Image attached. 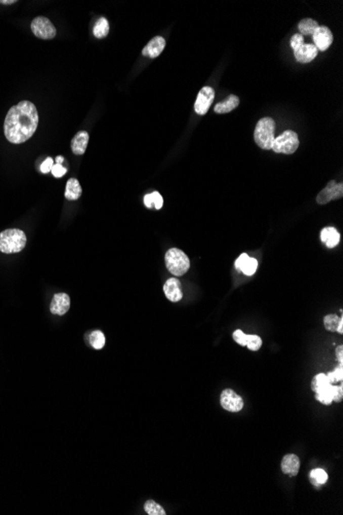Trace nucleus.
Listing matches in <instances>:
<instances>
[{"instance_id":"nucleus-1","label":"nucleus","mask_w":343,"mask_h":515,"mask_svg":"<svg viewBox=\"0 0 343 515\" xmlns=\"http://www.w3.org/2000/svg\"><path fill=\"white\" fill-rule=\"evenodd\" d=\"M38 112L36 106L30 101H21L13 106L5 120L6 138L14 144H21L29 140L38 127Z\"/></svg>"},{"instance_id":"nucleus-2","label":"nucleus","mask_w":343,"mask_h":515,"mask_svg":"<svg viewBox=\"0 0 343 515\" xmlns=\"http://www.w3.org/2000/svg\"><path fill=\"white\" fill-rule=\"evenodd\" d=\"M27 243V237L23 230L10 228L0 232V251L6 254L21 252Z\"/></svg>"},{"instance_id":"nucleus-3","label":"nucleus","mask_w":343,"mask_h":515,"mask_svg":"<svg viewBox=\"0 0 343 515\" xmlns=\"http://www.w3.org/2000/svg\"><path fill=\"white\" fill-rule=\"evenodd\" d=\"M274 131H276V123L271 117L261 118L254 131V140L256 144L265 150H269L272 147L274 141Z\"/></svg>"},{"instance_id":"nucleus-4","label":"nucleus","mask_w":343,"mask_h":515,"mask_svg":"<svg viewBox=\"0 0 343 515\" xmlns=\"http://www.w3.org/2000/svg\"><path fill=\"white\" fill-rule=\"evenodd\" d=\"M164 259L167 270L177 277L183 276L190 267V260L188 256L182 250L177 248L169 249L166 252Z\"/></svg>"},{"instance_id":"nucleus-5","label":"nucleus","mask_w":343,"mask_h":515,"mask_svg":"<svg viewBox=\"0 0 343 515\" xmlns=\"http://www.w3.org/2000/svg\"><path fill=\"white\" fill-rule=\"evenodd\" d=\"M299 147L298 135L293 131H285L283 134L274 138L271 149L277 153L293 154Z\"/></svg>"},{"instance_id":"nucleus-6","label":"nucleus","mask_w":343,"mask_h":515,"mask_svg":"<svg viewBox=\"0 0 343 515\" xmlns=\"http://www.w3.org/2000/svg\"><path fill=\"white\" fill-rule=\"evenodd\" d=\"M31 30L34 35L40 39H53L57 34L56 27L46 17L34 19L31 23Z\"/></svg>"},{"instance_id":"nucleus-7","label":"nucleus","mask_w":343,"mask_h":515,"mask_svg":"<svg viewBox=\"0 0 343 515\" xmlns=\"http://www.w3.org/2000/svg\"><path fill=\"white\" fill-rule=\"evenodd\" d=\"M215 98V91L211 87H203L196 98L194 110L199 115H204L207 113L212 105Z\"/></svg>"},{"instance_id":"nucleus-8","label":"nucleus","mask_w":343,"mask_h":515,"mask_svg":"<svg viewBox=\"0 0 343 515\" xmlns=\"http://www.w3.org/2000/svg\"><path fill=\"white\" fill-rule=\"evenodd\" d=\"M220 403L225 410L230 413H238L244 407L243 398L231 389H226L221 393Z\"/></svg>"},{"instance_id":"nucleus-9","label":"nucleus","mask_w":343,"mask_h":515,"mask_svg":"<svg viewBox=\"0 0 343 515\" xmlns=\"http://www.w3.org/2000/svg\"><path fill=\"white\" fill-rule=\"evenodd\" d=\"M343 195V184L336 183L334 180L330 181L328 185L318 194L317 203L319 205H325L332 200L341 199Z\"/></svg>"},{"instance_id":"nucleus-10","label":"nucleus","mask_w":343,"mask_h":515,"mask_svg":"<svg viewBox=\"0 0 343 515\" xmlns=\"http://www.w3.org/2000/svg\"><path fill=\"white\" fill-rule=\"evenodd\" d=\"M313 38L318 51L325 52L333 43V34L326 26H319L313 34Z\"/></svg>"},{"instance_id":"nucleus-11","label":"nucleus","mask_w":343,"mask_h":515,"mask_svg":"<svg viewBox=\"0 0 343 515\" xmlns=\"http://www.w3.org/2000/svg\"><path fill=\"white\" fill-rule=\"evenodd\" d=\"M70 308V297L66 293H56L51 303V313L64 316Z\"/></svg>"},{"instance_id":"nucleus-12","label":"nucleus","mask_w":343,"mask_h":515,"mask_svg":"<svg viewBox=\"0 0 343 515\" xmlns=\"http://www.w3.org/2000/svg\"><path fill=\"white\" fill-rule=\"evenodd\" d=\"M163 292L166 298L172 302H178L183 297L181 283L176 278H170L164 283Z\"/></svg>"},{"instance_id":"nucleus-13","label":"nucleus","mask_w":343,"mask_h":515,"mask_svg":"<svg viewBox=\"0 0 343 515\" xmlns=\"http://www.w3.org/2000/svg\"><path fill=\"white\" fill-rule=\"evenodd\" d=\"M318 49L313 44H303L294 52L295 59L300 63H310L318 56Z\"/></svg>"},{"instance_id":"nucleus-14","label":"nucleus","mask_w":343,"mask_h":515,"mask_svg":"<svg viewBox=\"0 0 343 515\" xmlns=\"http://www.w3.org/2000/svg\"><path fill=\"white\" fill-rule=\"evenodd\" d=\"M164 48H165V41H164V38L161 37V36H155L143 49L142 55L144 57H148V58L154 59V58H157L162 53Z\"/></svg>"},{"instance_id":"nucleus-15","label":"nucleus","mask_w":343,"mask_h":515,"mask_svg":"<svg viewBox=\"0 0 343 515\" xmlns=\"http://www.w3.org/2000/svg\"><path fill=\"white\" fill-rule=\"evenodd\" d=\"M89 140H90V136H89L88 132H85V131L78 132L73 137V139L71 141V149H72L73 153L76 155H82L87 150Z\"/></svg>"},{"instance_id":"nucleus-16","label":"nucleus","mask_w":343,"mask_h":515,"mask_svg":"<svg viewBox=\"0 0 343 515\" xmlns=\"http://www.w3.org/2000/svg\"><path fill=\"white\" fill-rule=\"evenodd\" d=\"M300 469V461L296 455H286L282 460V471L289 476H296Z\"/></svg>"},{"instance_id":"nucleus-17","label":"nucleus","mask_w":343,"mask_h":515,"mask_svg":"<svg viewBox=\"0 0 343 515\" xmlns=\"http://www.w3.org/2000/svg\"><path fill=\"white\" fill-rule=\"evenodd\" d=\"M321 240L328 248H334L339 244L340 233L334 227H325L321 231Z\"/></svg>"},{"instance_id":"nucleus-18","label":"nucleus","mask_w":343,"mask_h":515,"mask_svg":"<svg viewBox=\"0 0 343 515\" xmlns=\"http://www.w3.org/2000/svg\"><path fill=\"white\" fill-rule=\"evenodd\" d=\"M82 188L76 178H70L66 183L65 197L69 201L78 200L81 196Z\"/></svg>"},{"instance_id":"nucleus-19","label":"nucleus","mask_w":343,"mask_h":515,"mask_svg":"<svg viewBox=\"0 0 343 515\" xmlns=\"http://www.w3.org/2000/svg\"><path fill=\"white\" fill-rule=\"evenodd\" d=\"M238 104H239L238 97L235 95H230L226 100L218 103V104L214 108V111L219 114L228 113V112L232 111L233 109H235L238 106Z\"/></svg>"},{"instance_id":"nucleus-20","label":"nucleus","mask_w":343,"mask_h":515,"mask_svg":"<svg viewBox=\"0 0 343 515\" xmlns=\"http://www.w3.org/2000/svg\"><path fill=\"white\" fill-rule=\"evenodd\" d=\"M144 205L149 209L153 208V209L159 210V209H161L162 205H163V199L159 192L153 191V192L148 193L144 196Z\"/></svg>"},{"instance_id":"nucleus-21","label":"nucleus","mask_w":343,"mask_h":515,"mask_svg":"<svg viewBox=\"0 0 343 515\" xmlns=\"http://www.w3.org/2000/svg\"><path fill=\"white\" fill-rule=\"evenodd\" d=\"M318 23L313 19H303L298 24V29L301 35H313L318 29Z\"/></svg>"},{"instance_id":"nucleus-22","label":"nucleus","mask_w":343,"mask_h":515,"mask_svg":"<svg viewBox=\"0 0 343 515\" xmlns=\"http://www.w3.org/2000/svg\"><path fill=\"white\" fill-rule=\"evenodd\" d=\"M94 35L97 38H104L109 33V23L105 18H100L94 27Z\"/></svg>"},{"instance_id":"nucleus-23","label":"nucleus","mask_w":343,"mask_h":515,"mask_svg":"<svg viewBox=\"0 0 343 515\" xmlns=\"http://www.w3.org/2000/svg\"><path fill=\"white\" fill-rule=\"evenodd\" d=\"M316 399L325 405H330L333 401V385L329 384L318 391L316 393Z\"/></svg>"},{"instance_id":"nucleus-24","label":"nucleus","mask_w":343,"mask_h":515,"mask_svg":"<svg viewBox=\"0 0 343 515\" xmlns=\"http://www.w3.org/2000/svg\"><path fill=\"white\" fill-rule=\"evenodd\" d=\"M105 335L102 331H93L90 335V343L95 350H101L105 346Z\"/></svg>"},{"instance_id":"nucleus-25","label":"nucleus","mask_w":343,"mask_h":515,"mask_svg":"<svg viewBox=\"0 0 343 515\" xmlns=\"http://www.w3.org/2000/svg\"><path fill=\"white\" fill-rule=\"evenodd\" d=\"M311 483L316 487H321L322 485H325L328 480V474L323 469H315L311 472L310 475Z\"/></svg>"},{"instance_id":"nucleus-26","label":"nucleus","mask_w":343,"mask_h":515,"mask_svg":"<svg viewBox=\"0 0 343 515\" xmlns=\"http://www.w3.org/2000/svg\"><path fill=\"white\" fill-rule=\"evenodd\" d=\"M330 383H329V380H328V376L327 374L325 373H319L317 374L313 381H312V389L315 393H317L318 391H320L321 389H323L324 387L328 386Z\"/></svg>"},{"instance_id":"nucleus-27","label":"nucleus","mask_w":343,"mask_h":515,"mask_svg":"<svg viewBox=\"0 0 343 515\" xmlns=\"http://www.w3.org/2000/svg\"><path fill=\"white\" fill-rule=\"evenodd\" d=\"M257 267H258V261L255 258L249 256L245 260V262L243 263L241 268H239V270L243 271V273L247 274V276H252V274H254L255 271L257 270Z\"/></svg>"},{"instance_id":"nucleus-28","label":"nucleus","mask_w":343,"mask_h":515,"mask_svg":"<svg viewBox=\"0 0 343 515\" xmlns=\"http://www.w3.org/2000/svg\"><path fill=\"white\" fill-rule=\"evenodd\" d=\"M144 509L149 515H165L164 509L153 500H148L144 505Z\"/></svg>"},{"instance_id":"nucleus-29","label":"nucleus","mask_w":343,"mask_h":515,"mask_svg":"<svg viewBox=\"0 0 343 515\" xmlns=\"http://www.w3.org/2000/svg\"><path fill=\"white\" fill-rule=\"evenodd\" d=\"M327 376H328L329 383L331 385L342 384V379H343V367H342V364H339V366H337L333 371L329 372V374H327Z\"/></svg>"},{"instance_id":"nucleus-30","label":"nucleus","mask_w":343,"mask_h":515,"mask_svg":"<svg viewBox=\"0 0 343 515\" xmlns=\"http://www.w3.org/2000/svg\"><path fill=\"white\" fill-rule=\"evenodd\" d=\"M339 319H340V317L337 315H327L324 318L325 328L329 331H337Z\"/></svg>"},{"instance_id":"nucleus-31","label":"nucleus","mask_w":343,"mask_h":515,"mask_svg":"<svg viewBox=\"0 0 343 515\" xmlns=\"http://www.w3.org/2000/svg\"><path fill=\"white\" fill-rule=\"evenodd\" d=\"M261 346H262V339L258 335H255V334L247 335L246 347H248L249 350L258 351L261 348Z\"/></svg>"},{"instance_id":"nucleus-32","label":"nucleus","mask_w":343,"mask_h":515,"mask_svg":"<svg viewBox=\"0 0 343 515\" xmlns=\"http://www.w3.org/2000/svg\"><path fill=\"white\" fill-rule=\"evenodd\" d=\"M233 339L235 340V342H237L238 345H241L243 347H246L247 345V334L245 332H243L242 330H235L233 332Z\"/></svg>"},{"instance_id":"nucleus-33","label":"nucleus","mask_w":343,"mask_h":515,"mask_svg":"<svg viewBox=\"0 0 343 515\" xmlns=\"http://www.w3.org/2000/svg\"><path fill=\"white\" fill-rule=\"evenodd\" d=\"M290 44H291V48L293 49V51H294V52H295V51H297V50H298V49H299V48H300V47L304 44V37H303V35H301L300 33H296V34H294V35H293V36H292V38H291Z\"/></svg>"},{"instance_id":"nucleus-34","label":"nucleus","mask_w":343,"mask_h":515,"mask_svg":"<svg viewBox=\"0 0 343 515\" xmlns=\"http://www.w3.org/2000/svg\"><path fill=\"white\" fill-rule=\"evenodd\" d=\"M52 173L56 178H61L67 173V169L63 167L61 164H56L52 168Z\"/></svg>"},{"instance_id":"nucleus-35","label":"nucleus","mask_w":343,"mask_h":515,"mask_svg":"<svg viewBox=\"0 0 343 515\" xmlns=\"http://www.w3.org/2000/svg\"><path fill=\"white\" fill-rule=\"evenodd\" d=\"M342 398H343L342 384H340V386L333 385V401L338 403V402L342 401Z\"/></svg>"},{"instance_id":"nucleus-36","label":"nucleus","mask_w":343,"mask_h":515,"mask_svg":"<svg viewBox=\"0 0 343 515\" xmlns=\"http://www.w3.org/2000/svg\"><path fill=\"white\" fill-rule=\"evenodd\" d=\"M54 166V160L52 157H48L40 166V171L42 172L44 174H48L50 173V171H52V168Z\"/></svg>"},{"instance_id":"nucleus-37","label":"nucleus","mask_w":343,"mask_h":515,"mask_svg":"<svg viewBox=\"0 0 343 515\" xmlns=\"http://www.w3.org/2000/svg\"><path fill=\"white\" fill-rule=\"evenodd\" d=\"M248 257H249V255H248L247 253H243L242 255H239V256H238V258L235 260V263H234V264H235L236 269H239V268H241V266L243 265V263L245 262V260H246Z\"/></svg>"},{"instance_id":"nucleus-38","label":"nucleus","mask_w":343,"mask_h":515,"mask_svg":"<svg viewBox=\"0 0 343 515\" xmlns=\"http://www.w3.org/2000/svg\"><path fill=\"white\" fill-rule=\"evenodd\" d=\"M336 356H337V360L339 361V363L342 364V362H343V347L342 346H339L336 348Z\"/></svg>"},{"instance_id":"nucleus-39","label":"nucleus","mask_w":343,"mask_h":515,"mask_svg":"<svg viewBox=\"0 0 343 515\" xmlns=\"http://www.w3.org/2000/svg\"><path fill=\"white\" fill-rule=\"evenodd\" d=\"M337 332L343 333V318L342 317H340V319H339V323H338V327H337Z\"/></svg>"},{"instance_id":"nucleus-40","label":"nucleus","mask_w":343,"mask_h":515,"mask_svg":"<svg viewBox=\"0 0 343 515\" xmlns=\"http://www.w3.org/2000/svg\"><path fill=\"white\" fill-rule=\"evenodd\" d=\"M0 4H3V5H13V4H16V0H2V2H0Z\"/></svg>"},{"instance_id":"nucleus-41","label":"nucleus","mask_w":343,"mask_h":515,"mask_svg":"<svg viewBox=\"0 0 343 515\" xmlns=\"http://www.w3.org/2000/svg\"><path fill=\"white\" fill-rule=\"evenodd\" d=\"M63 161H64V157H63L62 155H59V156H57V157H56V162H57V164H61V165H62Z\"/></svg>"}]
</instances>
